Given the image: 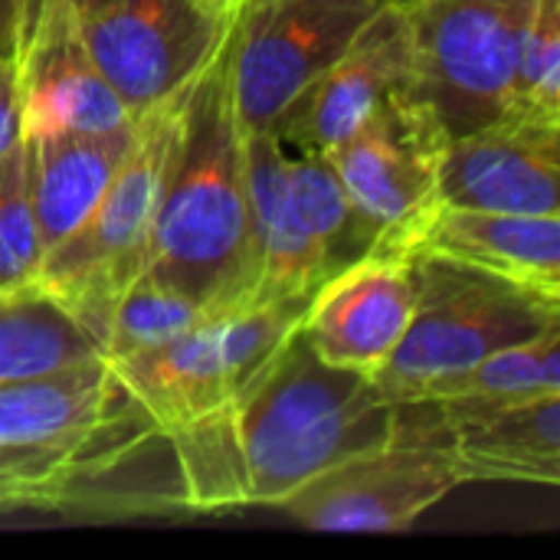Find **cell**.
Here are the masks:
<instances>
[{"label":"cell","instance_id":"cell-1","mask_svg":"<svg viewBox=\"0 0 560 560\" xmlns=\"http://www.w3.org/2000/svg\"><path fill=\"white\" fill-rule=\"evenodd\" d=\"M194 515L177 450L105 358L0 384V515Z\"/></svg>","mask_w":560,"mask_h":560},{"label":"cell","instance_id":"cell-2","mask_svg":"<svg viewBox=\"0 0 560 560\" xmlns=\"http://www.w3.org/2000/svg\"><path fill=\"white\" fill-rule=\"evenodd\" d=\"M308 302L312 295L220 312L151 351L112 364L171 436L194 515L249 509L236 413L259 371L302 325Z\"/></svg>","mask_w":560,"mask_h":560},{"label":"cell","instance_id":"cell-3","mask_svg":"<svg viewBox=\"0 0 560 560\" xmlns=\"http://www.w3.org/2000/svg\"><path fill=\"white\" fill-rule=\"evenodd\" d=\"M148 276L210 315L249 308L256 262L243 125L230 85V30L184 102L177 151L151 233Z\"/></svg>","mask_w":560,"mask_h":560},{"label":"cell","instance_id":"cell-4","mask_svg":"<svg viewBox=\"0 0 560 560\" xmlns=\"http://www.w3.org/2000/svg\"><path fill=\"white\" fill-rule=\"evenodd\" d=\"M390 430L394 404L374 377L322 361L299 325L236 413L246 505L279 509L325 469L390 443Z\"/></svg>","mask_w":560,"mask_h":560},{"label":"cell","instance_id":"cell-5","mask_svg":"<svg viewBox=\"0 0 560 560\" xmlns=\"http://www.w3.org/2000/svg\"><path fill=\"white\" fill-rule=\"evenodd\" d=\"M194 79L135 115V141L108 190L85 223L43 256L33 279V285L59 302L98 345H105L112 312L125 289L148 272L158 203Z\"/></svg>","mask_w":560,"mask_h":560},{"label":"cell","instance_id":"cell-6","mask_svg":"<svg viewBox=\"0 0 560 560\" xmlns=\"http://www.w3.org/2000/svg\"><path fill=\"white\" fill-rule=\"evenodd\" d=\"M400 259L413 282V318L390 361L371 374L390 404L417 400L486 354L560 328V299L436 253L413 249Z\"/></svg>","mask_w":560,"mask_h":560},{"label":"cell","instance_id":"cell-7","mask_svg":"<svg viewBox=\"0 0 560 560\" xmlns=\"http://www.w3.org/2000/svg\"><path fill=\"white\" fill-rule=\"evenodd\" d=\"M410 79L404 95L446 138L469 135L512 108L528 0H410Z\"/></svg>","mask_w":560,"mask_h":560},{"label":"cell","instance_id":"cell-8","mask_svg":"<svg viewBox=\"0 0 560 560\" xmlns=\"http://www.w3.org/2000/svg\"><path fill=\"white\" fill-rule=\"evenodd\" d=\"M384 7V0H240L230 26V85L243 131L279 135L292 105Z\"/></svg>","mask_w":560,"mask_h":560},{"label":"cell","instance_id":"cell-9","mask_svg":"<svg viewBox=\"0 0 560 560\" xmlns=\"http://www.w3.org/2000/svg\"><path fill=\"white\" fill-rule=\"evenodd\" d=\"M390 443L440 453L466 482L560 486V394L394 404Z\"/></svg>","mask_w":560,"mask_h":560},{"label":"cell","instance_id":"cell-10","mask_svg":"<svg viewBox=\"0 0 560 560\" xmlns=\"http://www.w3.org/2000/svg\"><path fill=\"white\" fill-rule=\"evenodd\" d=\"M233 13L220 16L194 0H112L79 16V26L98 75L135 118L207 66Z\"/></svg>","mask_w":560,"mask_h":560},{"label":"cell","instance_id":"cell-11","mask_svg":"<svg viewBox=\"0 0 560 560\" xmlns=\"http://www.w3.org/2000/svg\"><path fill=\"white\" fill-rule=\"evenodd\" d=\"M446 141L433 115L400 89L325 154L348 197L377 230L374 253H394L440 203V154Z\"/></svg>","mask_w":560,"mask_h":560},{"label":"cell","instance_id":"cell-12","mask_svg":"<svg viewBox=\"0 0 560 560\" xmlns=\"http://www.w3.org/2000/svg\"><path fill=\"white\" fill-rule=\"evenodd\" d=\"M459 486L463 479L440 453L410 443H384L325 469L279 509L315 532L394 535L413 528L427 509Z\"/></svg>","mask_w":560,"mask_h":560},{"label":"cell","instance_id":"cell-13","mask_svg":"<svg viewBox=\"0 0 560 560\" xmlns=\"http://www.w3.org/2000/svg\"><path fill=\"white\" fill-rule=\"evenodd\" d=\"M440 203L560 217V121L505 112L450 138L440 154Z\"/></svg>","mask_w":560,"mask_h":560},{"label":"cell","instance_id":"cell-14","mask_svg":"<svg viewBox=\"0 0 560 560\" xmlns=\"http://www.w3.org/2000/svg\"><path fill=\"white\" fill-rule=\"evenodd\" d=\"M13 59L23 89V128L108 131L131 121L85 49L72 0H20Z\"/></svg>","mask_w":560,"mask_h":560},{"label":"cell","instance_id":"cell-15","mask_svg":"<svg viewBox=\"0 0 560 560\" xmlns=\"http://www.w3.org/2000/svg\"><path fill=\"white\" fill-rule=\"evenodd\" d=\"M413 318V282L400 256L371 253L335 272L312 295L302 335L308 348L335 364L377 374Z\"/></svg>","mask_w":560,"mask_h":560},{"label":"cell","instance_id":"cell-16","mask_svg":"<svg viewBox=\"0 0 560 560\" xmlns=\"http://www.w3.org/2000/svg\"><path fill=\"white\" fill-rule=\"evenodd\" d=\"M410 79V26L400 3H387L345 56L292 105L279 128L282 144L328 154L354 135Z\"/></svg>","mask_w":560,"mask_h":560},{"label":"cell","instance_id":"cell-17","mask_svg":"<svg viewBox=\"0 0 560 560\" xmlns=\"http://www.w3.org/2000/svg\"><path fill=\"white\" fill-rule=\"evenodd\" d=\"M413 249L446 256L548 299H560V217L492 213L436 203L387 256Z\"/></svg>","mask_w":560,"mask_h":560},{"label":"cell","instance_id":"cell-18","mask_svg":"<svg viewBox=\"0 0 560 560\" xmlns=\"http://www.w3.org/2000/svg\"><path fill=\"white\" fill-rule=\"evenodd\" d=\"M23 141L30 203L36 217L39 249L46 256L85 223V217L108 190L135 141V118L108 131L23 128Z\"/></svg>","mask_w":560,"mask_h":560},{"label":"cell","instance_id":"cell-19","mask_svg":"<svg viewBox=\"0 0 560 560\" xmlns=\"http://www.w3.org/2000/svg\"><path fill=\"white\" fill-rule=\"evenodd\" d=\"M246 200L256 279L249 305L315 295L325 282L322 262L305 236L289 184V154L279 135L243 131Z\"/></svg>","mask_w":560,"mask_h":560},{"label":"cell","instance_id":"cell-20","mask_svg":"<svg viewBox=\"0 0 560 560\" xmlns=\"http://www.w3.org/2000/svg\"><path fill=\"white\" fill-rule=\"evenodd\" d=\"M102 358V345L43 289L0 299V384L46 377Z\"/></svg>","mask_w":560,"mask_h":560},{"label":"cell","instance_id":"cell-21","mask_svg":"<svg viewBox=\"0 0 560 560\" xmlns=\"http://www.w3.org/2000/svg\"><path fill=\"white\" fill-rule=\"evenodd\" d=\"M289 184L325 279L377 249V230L348 197L338 171L325 154L299 151V158H289Z\"/></svg>","mask_w":560,"mask_h":560},{"label":"cell","instance_id":"cell-22","mask_svg":"<svg viewBox=\"0 0 560 560\" xmlns=\"http://www.w3.org/2000/svg\"><path fill=\"white\" fill-rule=\"evenodd\" d=\"M545 394H560V328L486 354L472 368L433 384L417 400H453V397L522 400V397H545Z\"/></svg>","mask_w":560,"mask_h":560},{"label":"cell","instance_id":"cell-23","mask_svg":"<svg viewBox=\"0 0 560 560\" xmlns=\"http://www.w3.org/2000/svg\"><path fill=\"white\" fill-rule=\"evenodd\" d=\"M207 318H210V312H203L200 305H194L190 299H184L180 292L161 285L158 279H151L144 272L118 299L112 322H108L105 345H102V358L108 364H118L125 358L151 351V348L197 328Z\"/></svg>","mask_w":560,"mask_h":560},{"label":"cell","instance_id":"cell-24","mask_svg":"<svg viewBox=\"0 0 560 560\" xmlns=\"http://www.w3.org/2000/svg\"><path fill=\"white\" fill-rule=\"evenodd\" d=\"M509 112L560 121V0H528Z\"/></svg>","mask_w":560,"mask_h":560},{"label":"cell","instance_id":"cell-25","mask_svg":"<svg viewBox=\"0 0 560 560\" xmlns=\"http://www.w3.org/2000/svg\"><path fill=\"white\" fill-rule=\"evenodd\" d=\"M43 262L26 184V141L0 158V295L33 285Z\"/></svg>","mask_w":560,"mask_h":560},{"label":"cell","instance_id":"cell-26","mask_svg":"<svg viewBox=\"0 0 560 560\" xmlns=\"http://www.w3.org/2000/svg\"><path fill=\"white\" fill-rule=\"evenodd\" d=\"M23 138V89L16 59H0V158Z\"/></svg>","mask_w":560,"mask_h":560},{"label":"cell","instance_id":"cell-27","mask_svg":"<svg viewBox=\"0 0 560 560\" xmlns=\"http://www.w3.org/2000/svg\"><path fill=\"white\" fill-rule=\"evenodd\" d=\"M16 26H20V0H0V59L16 56Z\"/></svg>","mask_w":560,"mask_h":560},{"label":"cell","instance_id":"cell-28","mask_svg":"<svg viewBox=\"0 0 560 560\" xmlns=\"http://www.w3.org/2000/svg\"><path fill=\"white\" fill-rule=\"evenodd\" d=\"M197 7H203V10H210V13H220V16H226V13H233L236 10V3L240 0H194Z\"/></svg>","mask_w":560,"mask_h":560},{"label":"cell","instance_id":"cell-29","mask_svg":"<svg viewBox=\"0 0 560 560\" xmlns=\"http://www.w3.org/2000/svg\"><path fill=\"white\" fill-rule=\"evenodd\" d=\"M105 3H112V0H72V7H75L79 16H85V13H92V10H98Z\"/></svg>","mask_w":560,"mask_h":560},{"label":"cell","instance_id":"cell-30","mask_svg":"<svg viewBox=\"0 0 560 560\" xmlns=\"http://www.w3.org/2000/svg\"><path fill=\"white\" fill-rule=\"evenodd\" d=\"M384 3H400V7H404V3H410V0H384Z\"/></svg>","mask_w":560,"mask_h":560},{"label":"cell","instance_id":"cell-31","mask_svg":"<svg viewBox=\"0 0 560 560\" xmlns=\"http://www.w3.org/2000/svg\"><path fill=\"white\" fill-rule=\"evenodd\" d=\"M7 295H10V292H7ZM0 299H3V295H0Z\"/></svg>","mask_w":560,"mask_h":560}]
</instances>
